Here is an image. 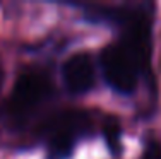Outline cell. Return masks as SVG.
I'll list each match as a JSON object with an SVG mask.
<instances>
[{
    "label": "cell",
    "instance_id": "277c9868",
    "mask_svg": "<svg viewBox=\"0 0 161 159\" xmlns=\"http://www.w3.org/2000/svg\"><path fill=\"white\" fill-rule=\"evenodd\" d=\"M64 81L69 91L74 94L87 93L94 86V65L89 55L75 53L64 63Z\"/></svg>",
    "mask_w": 161,
    "mask_h": 159
},
{
    "label": "cell",
    "instance_id": "7a4b0ae2",
    "mask_svg": "<svg viewBox=\"0 0 161 159\" xmlns=\"http://www.w3.org/2000/svg\"><path fill=\"white\" fill-rule=\"evenodd\" d=\"M89 127L86 113L72 111L60 115L48 128V159H67L72 154L74 144Z\"/></svg>",
    "mask_w": 161,
    "mask_h": 159
},
{
    "label": "cell",
    "instance_id": "52a82bcc",
    "mask_svg": "<svg viewBox=\"0 0 161 159\" xmlns=\"http://www.w3.org/2000/svg\"><path fill=\"white\" fill-rule=\"evenodd\" d=\"M2 84H3V72L0 69V89H2Z\"/></svg>",
    "mask_w": 161,
    "mask_h": 159
},
{
    "label": "cell",
    "instance_id": "3957f363",
    "mask_svg": "<svg viewBox=\"0 0 161 159\" xmlns=\"http://www.w3.org/2000/svg\"><path fill=\"white\" fill-rule=\"evenodd\" d=\"M50 93V82L47 75L38 72H28L17 79L9 101V111L14 115H24L38 106Z\"/></svg>",
    "mask_w": 161,
    "mask_h": 159
},
{
    "label": "cell",
    "instance_id": "5b68a950",
    "mask_svg": "<svg viewBox=\"0 0 161 159\" xmlns=\"http://www.w3.org/2000/svg\"><path fill=\"white\" fill-rule=\"evenodd\" d=\"M103 134H105V139H106V144H108V147L112 149L113 154L118 152V149H120V125L115 118H110L106 120L105 127H103Z\"/></svg>",
    "mask_w": 161,
    "mask_h": 159
},
{
    "label": "cell",
    "instance_id": "6da1fadb",
    "mask_svg": "<svg viewBox=\"0 0 161 159\" xmlns=\"http://www.w3.org/2000/svg\"><path fill=\"white\" fill-rule=\"evenodd\" d=\"M101 69L106 82L113 91L120 94H130L136 89L137 75L144 67L124 43H117L103 50Z\"/></svg>",
    "mask_w": 161,
    "mask_h": 159
},
{
    "label": "cell",
    "instance_id": "8992f818",
    "mask_svg": "<svg viewBox=\"0 0 161 159\" xmlns=\"http://www.w3.org/2000/svg\"><path fill=\"white\" fill-rule=\"evenodd\" d=\"M141 159H161V146L158 142H149Z\"/></svg>",
    "mask_w": 161,
    "mask_h": 159
}]
</instances>
